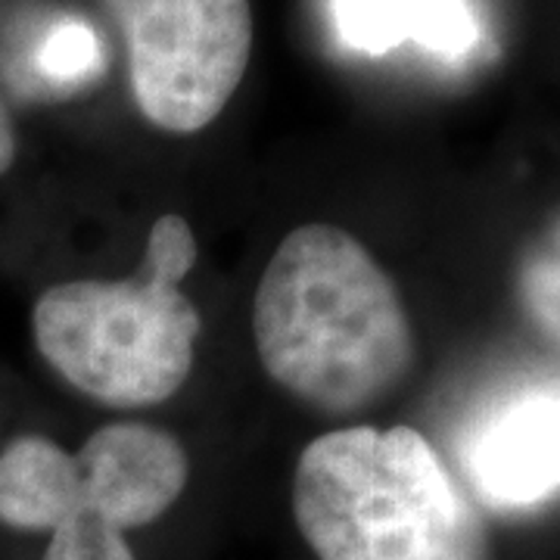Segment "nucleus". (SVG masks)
<instances>
[{"label":"nucleus","mask_w":560,"mask_h":560,"mask_svg":"<svg viewBox=\"0 0 560 560\" xmlns=\"http://www.w3.org/2000/svg\"><path fill=\"white\" fill-rule=\"evenodd\" d=\"M13 162H16V125L0 97V175H7L13 168Z\"/></svg>","instance_id":"nucleus-11"},{"label":"nucleus","mask_w":560,"mask_h":560,"mask_svg":"<svg viewBox=\"0 0 560 560\" xmlns=\"http://www.w3.org/2000/svg\"><path fill=\"white\" fill-rule=\"evenodd\" d=\"M187 480L178 436L140 420L106 423L75 452V480L44 560H135L125 533L165 517Z\"/></svg>","instance_id":"nucleus-5"},{"label":"nucleus","mask_w":560,"mask_h":560,"mask_svg":"<svg viewBox=\"0 0 560 560\" xmlns=\"http://www.w3.org/2000/svg\"><path fill=\"white\" fill-rule=\"evenodd\" d=\"M293 517L318 560H486V533L415 427H342L293 474Z\"/></svg>","instance_id":"nucleus-2"},{"label":"nucleus","mask_w":560,"mask_h":560,"mask_svg":"<svg viewBox=\"0 0 560 560\" xmlns=\"http://www.w3.org/2000/svg\"><path fill=\"white\" fill-rule=\"evenodd\" d=\"M97 38L84 22H60L35 50V66L47 81H79L97 66Z\"/></svg>","instance_id":"nucleus-10"},{"label":"nucleus","mask_w":560,"mask_h":560,"mask_svg":"<svg viewBox=\"0 0 560 560\" xmlns=\"http://www.w3.org/2000/svg\"><path fill=\"white\" fill-rule=\"evenodd\" d=\"M464 474L489 508L523 511L560 492V383L499 399L470 427Z\"/></svg>","instance_id":"nucleus-6"},{"label":"nucleus","mask_w":560,"mask_h":560,"mask_svg":"<svg viewBox=\"0 0 560 560\" xmlns=\"http://www.w3.org/2000/svg\"><path fill=\"white\" fill-rule=\"evenodd\" d=\"M200 256L184 215H162L143 261L121 280H66L32 308L40 359L81 396L109 408H150L187 383L202 318L180 290Z\"/></svg>","instance_id":"nucleus-3"},{"label":"nucleus","mask_w":560,"mask_h":560,"mask_svg":"<svg viewBox=\"0 0 560 560\" xmlns=\"http://www.w3.org/2000/svg\"><path fill=\"white\" fill-rule=\"evenodd\" d=\"M514 293L529 327L560 349V209L523 246Z\"/></svg>","instance_id":"nucleus-9"},{"label":"nucleus","mask_w":560,"mask_h":560,"mask_svg":"<svg viewBox=\"0 0 560 560\" xmlns=\"http://www.w3.org/2000/svg\"><path fill=\"white\" fill-rule=\"evenodd\" d=\"M75 480V452L25 433L0 452V523L22 533H50Z\"/></svg>","instance_id":"nucleus-8"},{"label":"nucleus","mask_w":560,"mask_h":560,"mask_svg":"<svg viewBox=\"0 0 560 560\" xmlns=\"http://www.w3.org/2000/svg\"><path fill=\"white\" fill-rule=\"evenodd\" d=\"M128 50L143 119L197 135L224 113L253 57L249 0H103Z\"/></svg>","instance_id":"nucleus-4"},{"label":"nucleus","mask_w":560,"mask_h":560,"mask_svg":"<svg viewBox=\"0 0 560 560\" xmlns=\"http://www.w3.org/2000/svg\"><path fill=\"white\" fill-rule=\"evenodd\" d=\"M253 342L283 393L330 418L389 399L418 342L396 280L340 224L293 228L261 271Z\"/></svg>","instance_id":"nucleus-1"},{"label":"nucleus","mask_w":560,"mask_h":560,"mask_svg":"<svg viewBox=\"0 0 560 560\" xmlns=\"http://www.w3.org/2000/svg\"><path fill=\"white\" fill-rule=\"evenodd\" d=\"M342 40L364 54H386L401 40L458 60L480 38L467 0H334Z\"/></svg>","instance_id":"nucleus-7"}]
</instances>
